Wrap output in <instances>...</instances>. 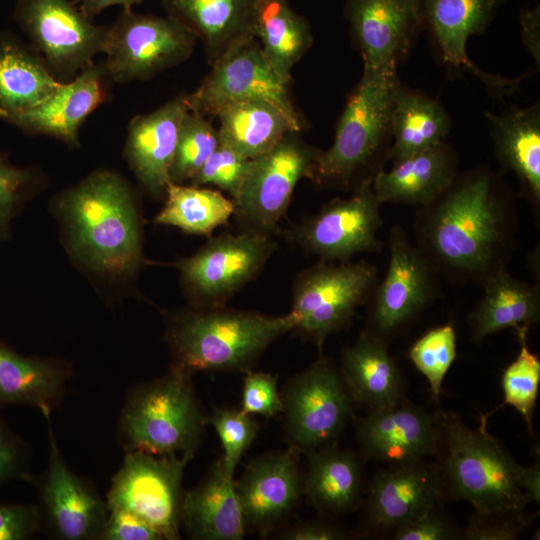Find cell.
<instances>
[{
  "instance_id": "obj_1",
  "label": "cell",
  "mask_w": 540,
  "mask_h": 540,
  "mask_svg": "<svg viewBox=\"0 0 540 540\" xmlns=\"http://www.w3.org/2000/svg\"><path fill=\"white\" fill-rule=\"evenodd\" d=\"M515 196L490 167L458 173L435 199L417 208L414 243L440 275L476 283L507 267L518 244Z\"/></svg>"
},
{
  "instance_id": "obj_2",
  "label": "cell",
  "mask_w": 540,
  "mask_h": 540,
  "mask_svg": "<svg viewBox=\"0 0 540 540\" xmlns=\"http://www.w3.org/2000/svg\"><path fill=\"white\" fill-rule=\"evenodd\" d=\"M49 207L74 265L99 288L130 291L147 264L141 207L131 183L98 168L55 195Z\"/></svg>"
},
{
  "instance_id": "obj_3",
  "label": "cell",
  "mask_w": 540,
  "mask_h": 540,
  "mask_svg": "<svg viewBox=\"0 0 540 540\" xmlns=\"http://www.w3.org/2000/svg\"><path fill=\"white\" fill-rule=\"evenodd\" d=\"M294 320L223 305L193 306L165 314L170 366L190 375L200 371H247Z\"/></svg>"
},
{
  "instance_id": "obj_4",
  "label": "cell",
  "mask_w": 540,
  "mask_h": 540,
  "mask_svg": "<svg viewBox=\"0 0 540 540\" xmlns=\"http://www.w3.org/2000/svg\"><path fill=\"white\" fill-rule=\"evenodd\" d=\"M398 74L363 68L336 123L332 145L319 150L312 181L354 192L372 184L389 162L391 114Z\"/></svg>"
},
{
  "instance_id": "obj_5",
  "label": "cell",
  "mask_w": 540,
  "mask_h": 540,
  "mask_svg": "<svg viewBox=\"0 0 540 540\" xmlns=\"http://www.w3.org/2000/svg\"><path fill=\"white\" fill-rule=\"evenodd\" d=\"M440 419L437 456L444 496L466 500L474 512L517 514L529 503L519 479L520 465L485 427L469 428L458 416L444 413Z\"/></svg>"
},
{
  "instance_id": "obj_6",
  "label": "cell",
  "mask_w": 540,
  "mask_h": 540,
  "mask_svg": "<svg viewBox=\"0 0 540 540\" xmlns=\"http://www.w3.org/2000/svg\"><path fill=\"white\" fill-rule=\"evenodd\" d=\"M191 378L170 366L127 393L117 421V439L125 452L194 455L208 417Z\"/></svg>"
},
{
  "instance_id": "obj_7",
  "label": "cell",
  "mask_w": 540,
  "mask_h": 540,
  "mask_svg": "<svg viewBox=\"0 0 540 540\" xmlns=\"http://www.w3.org/2000/svg\"><path fill=\"white\" fill-rule=\"evenodd\" d=\"M378 270L365 260L318 263L302 270L293 283L289 314L294 329L322 350L326 339L346 328L377 284Z\"/></svg>"
},
{
  "instance_id": "obj_8",
  "label": "cell",
  "mask_w": 540,
  "mask_h": 540,
  "mask_svg": "<svg viewBox=\"0 0 540 540\" xmlns=\"http://www.w3.org/2000/svg\"><path fill=\"white\" fill-rule=\"evenodd\" d=\"M197 41L168 16L122 9L107 26L102 64L112 84L146 81L188 60Z\"/></svg>"
},
{
  "instance_id": "obj_9",
  "label": "cell",
  "mask_w": 540,
  "mask_h": 540,
  "mask_svg": "<svg viewBox=\"0 0 540 540\" xmlns=\"http://www.w3.org/2000/svg\"><path fill=\"white\" fill-rule=\"evenodd\" d=\"M388 247L387 270L366 303L364 330L387 343L441 295L439 272L402 226L390 229Z\"/></svg>"
},
{
  "instance_id": "obj_10",
  "label": "cell",
  "mask_w": 540,
  "mask_h": 540,
  "mask_svg": "<svg viewBox=\"0 0 540 540\" xmlns=\"http://www.w3.org/2000/svg\"><path fill=\"white\" fill-rule=\"evenodd\" d=\"M194 455L125 452L106 495L108 511L132 513L164 540L180 539L184 469Z\"/></svg>"
},
{
  "instance_id": "obj_11",
  "label": "cell",
  "mask_w": 540,
  "mask_h": 540,
  "mask_svg": "<svg viewBox=\"0 0 540 540\" xmlns=\"http://www.w3.org/2000/svg\"><path fill=\"white\" fill-rule=\"evenodd\" d=\"M13 18L59 82L73 79L102 53L107 26L93 23L73 0H16Z\"/></svg>"
},
{
  "instance_id": "obj_12",
  "label": "cell",
  "mask_w": 540,
  "mask_h": 540,
  "mask_svg": "<svg viewBox=\"0 0 540 540\" xmlns=\"http://www.w3.org/2000/svg\"><path fill=\"white\" fill-rule=\"evenodd\" d=\"M276 247L274 236L250 231L210 237L174 263L189 305L225 304L258 276Z\"/></svg>"
},
{
  "instance_id": "obj_13",
  "label": "cell",
  "mask_w": 540,
  "mask_h": 540,
  "mask_svg": "<svg viewBox=\"0 0 540 540\" xmlns=\"http://www.w3.org/2000/svg\"><path fill=\"white\" fill-rule=\"evenodd\" d=\"M320 149L308 145L301 131L288 132L267 152L255 157L234 200L241 231L274 236L297 184L313 179Z\"/></svg>"
},
{
  "instance_id": "obj_14",
  "label": "cell",
  "mask_w": 540,
  "mask_h": 540,
  "mask_svg": "<svg viewBox=\"0 0 540 540\" xmlns=\"http://www.w3.org/2000/svg\"><path fill=\"white\" fill-rule=\"evenodd\" d=\"M244 101L274 106L302 132L304 123L292 99L290 80L275 70L255 37L228 51L211 66L197 89L187 94L189 108L205 116H215L225 106Z\"/></svg>"
},
{
  "instance_id": "obj_15",
  "label": "cell",
  "mask_w": 540,
  "mask_h": 540,
  "mask_svg": "<svg viewBox=\"0 0 540 540\" xmlns=\"http://www.w3.org/2000/svg\"><path fill=\"white\" fill-rule=\"evenodd\" d=\"M281 396L287 435L306 452L334 443L351 411L352 395L340 369L323 355L293 377Z\"/></svg>"
},
{
  "instance_id": "obj_16",
  "label": "cell",
  "mask_w": 540,
  "mask_h": 540,
  "mask_svg": "<svg viewBox=\"0 0 540 540\" xmlns=\"http://www.w3.org/2000/svg\"><path fill=\"white\" fill-rule=\"evenodd\" d=\"M381 205L372 184L364 185L350 197L335 198L305 217L288 231V238L326 262H348L358 254L381 252Z\"/></svg>"
},
{
  "instance_id": "obj_17",
  "label": "cell",
  "mask_w": 540,
  "mask_h": 540,
  "mask_svg": "<svg viewBox=\"0 0 540 540\" xmlns=\"http://www.w3.org/2000/svg\"><path fill=\"white\" fill-rule=\"evenodd\" d=\"M48 429L49 457L42 476L30 481L37 490L42 527L58 540H98L108 509L93 483L76 474L66 463L51 424Z\"/></svg>"
},
{
  "instance_id": "obj_18",
  "label": "cell",
  "mask_w": 540,
  "mask_h": 540,
  "mask_svg": "<svg viewBox=\"0 0 540 540\" xmlns=\"http://www.w3.org/2000/svg\"><path fill=\"white\" fill-rule=\"evenodd\" d=\"M503 0H419L423 30L448 76L469 73L498 99L519 88L523 77L506 78L481 70L468 56L470 36L485 32Z\"/></svg>"
},
{
  "instance_id": "obj_19",
  "label": "cell",
  "mask_w": 540,
  "mask_h": 540,
  "mask_svg": "<svg viewBox=\"0 0 540 540\" xmlns=\"http://www.w3.org/2000/svg\"><path fill=\"white\" fill-rule=\"evenodd\" d=\"M345 18L364 68L397 74L423 31L419 0H345Z\"/></svg>"
},
{
  "instance_id": "obj_20",
  "label": "cell",
  "mask_w": 540,
  "mask_h": 540,
  "mask_svg": "<svg viewBox=\"0 0 540 540\" xmlns=\"http://www.w3.org/2000/svg\"><path fill=\"white\" fill-rule=\"evenodd\" d=\"M357 439L367 459L388 465L420 461L438 454L440 419L403 399L360 418Z\"/></svg>"
},
{
  "instance_id": "obj_21",
  "label": "cell",
  "mask_w": 540,
  "mask_h": 540,
  "mask_svg": "<svg viewBox=\"0 0 540 540\" xmlns=\"http://www.w3.org/2000/svg\"><path fill=\"white\" fill-rule=\"evenodd\" d=\"M443 497L438 464L420 460L388 465L377 471L369 484L366 520L373 531L392 534L420 513L439 505Z\"/></svg>"
},
{
  "instance_id": "obj_22",
  "label": "cell",
  "mask_w": 540,
  "mask_h": 540,
  "mask_svg": "<svg viewBox=\"0 0 540 540\" xmlns=\"http://www.w3.org/2000/svg\"><path fill=\"white\" fill-rule=\"evenodd\" d=\"M112 84L102 63H94L39 104L16 113L6 122L31 135L56 138L79 147V130L87 117L107 99Z\"/></svg>"
},
{
  "instance_id": "obj_23",
  "label": "cell",
  "mask_w": 540,
  "mask_h": 540,
  "mask_svg": "<svg viewBox=\"0 0 540 540\" xmlns=\"http://www.w3.org/2000/svg\"><path fill=\"white\" fill-rule=\"evenodd\" d=\"M188 110L187 94H180L129 122L123 157L141 188L152 198L163 197L171 182L178 134Z\"/></svg>"
},
{
  "instance_id": "obj_24",
  "label": "cell",
  "mask_w": 540,
  "mask_h": 540,
  "mask_svg": "<svg viewBox=\"0 0 540 540\" xmlns=\"http://www.w3.org/2000/svg\"><path fill=\"white\" fill-rule=\"evenodd\" d=\"M297 450L292 447L254 459L235 482L246 526L268 529L297 503L304 491Z\"/></svg>"
},
{
  "instance_id": "obj_25",
  "label": "cell",
  "mask_w": 540,
  "mask_h": 540,
  "mask_svg": "<svg viewBox=\"0 0 540 540\" xmlns=\"http://www.w3.org/2000/svg\"><path fill=\"white\" fill-rule=\"evenodd\" d=\"M500 174L512 172L520 195L540 216V106H511L501 113L486 112Z\"/></svg>"
},
{
  "instance_id": "obj_26",
  "label": "cell",
  "mask_w": 540,
  "mask_h": 540,
  "mask_svg": "<svg viewBox=\"0 0 540 540\" xmlns=\"http://www.w3.org/2000/svg\"><path fill=\"white\" fill-rule=\"evenodd\" d=\"M73 373L67 360L25 356L0 340V408L24 405L51 413L61 406Z\"/></svg>"
},
{
  "instance_id": "obj_27",
  "label": "cell",
  "mask_w": 540,
  "mask_h": 540,
  "mask_svg": "<svg viewBox=\"0 0 540 540\" xmlns=\"http://www.w3.org/2000/svg\"><path fill=\"white\" fill-rule=\"evenodd\" d=\"M459 157L447 141L440 142L381 171L372 188L383 203L419 208L442 193L458 175Z\"/></svg>"
},
{
  "instance_id": "obj_28",
  "label": "cell",
  "mask_w": 540,
  "mask_h": 540,
  "mask_svg": "<svg viewBox=\"0 0 540 540\" xmlns=\"http://www.w3.org/2000/svg\"><path fill=\"white\" fill-rule=\"evenodd\" d=\"M255 0H161L167 16L195 35L212 66L253 38Z\"/></svg>"
},
{
  "instance_id": "obj_29",
  "label": "cell",
  "mask_w": 540,
  "mask_h": 540,
  "mask_svg": "<svg viewBox=\"0 0 540 540\" xmlns=\"http://www.w3.org/2000/svg\"><path fill=\"white\" fill-rule=\"evenodd\" d=\"M181 526L192 539L240 540L245 522L235 489L234 478L225 475L218 460L206 477L185 491Z\"/></svg>"
},
{
  "instance_id": "obj_30",
  "label": "cell",
  "mask_w": 540,
  "mask_h": 540,
  "mask_svg": "<svg viewBox=\"0 0 540 540\" xmlns=\"http://www.w3.org/2000/svg\"><path fill=\"white\" fill-rule=\"evenodd\" d=\"M480 286L483 294L467 315L471 340L480 343L487 336L514 328H529L540 320L539 286L517 279L501 268Z\"/></svg>"
},
{
  "instance_id": "obj_31",
  "label": "cell",
  "mask_w": 540,
  "mask_h": 540,
  "mask_svg": "<svg viewBox=\"0 0 540 540\" xmlns=\"http://www.w3.org/2000/svg\"><path fill=\"white\" fill-rule=\"evenodd\" d=\"M340 372L352 398L370 410L403 400V374L389 354L388 343L366 331L341 351Z\"/></svg>"
},
{
  "instance_id": "obj_32",
  "label": "cell",
  "mask_w": 540,
  "mask_h": 540,
  "mask_svg": "<svg viewBox=\"0 0 540 540\" xmlns=\"http://www.w3.org/2000/svg\"><path fill=\"white\" fill-rule=\"evenodd\" d=\"M451 126V117L439 100L409 88L399 79L394 90L391 114L389 162L394 165L446 141Z\"/></svg>"
},
{
  "instance_id": "obj_33",
  "label": "cell",
  "mask_w": 540,
  "mask_h": 540,
  "mask_svg": "<svg viewBox=\"0 0 540 540\" xmlns=\"http://www.w3.org/2000/svg\"><path fill=\"white\" fill-rule=\"evenodd\" d=\"M303 489L323 512L344 514L354 510L363 491L359 456L335 443L308 451Z\"/></svg>"
},
{
  "instance_id": "obj_34",
  "label": "cell",
  "mask_w": 540,
  "mask_h": 540,
  "mask_svg": "<svg viewBox=\"0 0 540 540\" xmlns=\"http://www.w3.org/2000/svg\"><path fill=\"white\" fill-rule=\"evenodd\" d=\"M41 57L9 31H0V118L29 109L60 85Z\"/></svg>"
},
{
  "instance_id": "obj_35",
  "label": "cell",
  "mask_w": 540,
  "mask_h": 540,
  "mask_svg": "<svg viewBox=\"0 0 540 540\" xmlns=\"http://www.w3.org/2000/svg\"><path fill=\"white\" fill-rule=\"evenodd\" d=\"M253 34L275 70L291 81V71L313 43L310 25L287 0H255Z\"/></svg>"
},
{
  "instance_id": "obj_36",
  "label": "cell",
  "mask_w": 540,
  "mask_h": 540,
  "mask_svg": "<svg viewBox=\"0 0 540 540\" xmlns=\"http://www.w3.org/2000/svg\"><path fill=\"white\" fill-rule=\"evenodd\" d=\"M215 117L220 144L248 159L270 150L288 132L297 131L282 112L265 102L233 103Z\"/></svg>"
},
{
  "instance_id": "obj_37",
  "label": "cell",
  "mask_w": 540,
  "mask_h": 540,
  "mask_svg": "<svg viewBox=\"0 0 540 540\" xmlns=\"http://www.w3.org/2000/svg\"><path fill=\"white\" fill-rule=\"evenodd\" d=\"M165 204L154 223L173 226L186 234L208 236L225 225L235 212V202L217 189L170 182Z\"/></svg>"
},
{
  "instance_id": "obj_38",
  "label": "cell",
  "mask_w": 540,
  "mask_h": 540,
  "mask_svg": "<svg viewBox=\"0 0 540 540\" xmlns=\"http://www.w3.org/2000/svg\"><path fill=\"white\" fill-rule=\"evenodd\" d=\"M219 143L217 128L205 115L189 108L178 134L170 170L171 182L189 183Z\"/></svg>"
},
{
  "instance_id": "obj_39",
  "label": "cell",
  "mask_w": 540,
  "mask_h": 540,
  "mask_svg": "<svg viewBox=\"0 0 540 540\" xmlns=\"http://www.w3.org/2000/svg\"><path fill=\"white\" fill-rule=\"evenodd\" d=\"M528 331L526 327L516 330L521 347L515 360L503 372L502 389L503 405H510L519 412L532 432V417L540 384V360L527 345Z\"/></svg>"
},
{
  "instance_id": "obj_40",
  "label": "cell",
  "mask_w": 540,
  "mask_h": 540,
  "mask_svg": "<svg viewBox=\"0 0 540 540\" xmlns=\"http://www.w3.org/2000/svg\"><path fill=\"white\" fill-rule=\"evenodd\" d=\"M47 184L38 167H18L0 153V242L11 238L12 221Z\"/></svg>"
},
{
  "instance_id": "obj_41",
  "label": "cell",
  "mask_w": 540,
  "mask_h": 540,
  "mask_svg": "<svg viewBox=\"0 0 540 540\" xmlns=\"http://www.w3.org/2000/svg\"><path fill=\"white\" fill-rule=\"evenodd\" d=\"M414 366L426 377L434 401L442 393L444 377L457 355V336L452 324L430 329L409 350Z\"/></svg>"
},
{
  "instance_id": "obj_42",
  "label": "cell",
  "mask_w": 540,
  "mask_h": 540,
  "mask_svg": "<svg viewBox=\"0 0 540 540\" xmlns=\"http://www.w3.org/2000/svg\"><path fill=\"white\" fill-rule=\"evenodd\" d=\"M208 423L215 429L223 447L220 460L224 473L234 478L237 464L256 438L260 427L250 415L233 408L215 409L208 417Z\"/></svg>"
},
{
  "instance_id": "obj_43",
  "label": "cell",
  "mask_w": 540,
  "mask_h": 540,
  "mask_svg": "<svg viewBox=\"0 0 540 540\" xmlns=\"http://www.w3.org/2000/svg\"><path fill=\"white\" fill-rule=\"evenodd\" d=\"M252 159L219 143L215 151L189 182L193 186L212 185L235 200L248 176Z\"/></svg>"
},
{
  "instance_id": "obj_44",
  "label": "cell",
  "mask_w": 540,
  "mask_h": 540,
  "mask_svg": "<svg viewBox=\"0 0 540 540\" xmlns=\"http://www.w3.org/2000/svg\"><path fill=\"white\" fill-rule=\"evenodd\" d=\"M532 516L528 512L517 514H486L474 512L467 526L461 530L466 540H514L529 526Z\"/></svg>"
},
{
  "instance_id": "obj_45",
  "label": "cell",
  "mask_w": 540,
  "mask_h": 540,
  "mask_svg": "<svg viewBox=\"0 0 540 540\" xmlns=\"http://www.w3.org/2000/svg\"><path fill=\"white\" fill-rule=\"evenodd\" d=\"M240 410L247 415L273 417L283 411L277 378L270 373L247 370L244 378Z\"/></svg>"
},
{
  "instance_id": "obj_46",
  "label": "cell",
  "mask_w": 540,
  "mask_h": 540,
  "mask_svg": "<svg viewBox=\"0 0 540 540\" xmlns=\"http://www.w3.org/2000/svg\"><path fill=\"white\" fill-rule=\"evenodd\" d=\"M31 448L0 415V487L12 480L29 482Z\"/></svg>"
},
{
  "instance_id": "obj_47",
  "label": "cell",
  "mask_w": 540,
  "mask_h": 540,
  "mask_svg": "<svg viewBox=\"0 0 540 540\" xmlns=\"http://www.w3.org/2000/svg\"><path fill=\"white\" fill-rule=\"evenodd\" d=\"M391 536L395 540H451L461 538V530L436 505L398 527Z\"/></svg>"
},
{
  "instance_id": "obj_48",
  "label": "cell",
  "mask_w": 540,
  "mask_h": 540,
  "mask_svg": "<svg viewBox=\"0 0 540 540\" xmlns=\"http://www.w3.org/2000/svg\"><path fill=\"white\" fill-rule=\"evenodd\" d=\"M41 528L37 504L0 502V540H28Z\"/></svg>"
},
{
  "instance_id": "obj_49",
  "label": "cell",
  "mask_w": 540,
  "mask_h": 540,
  "mask_svg": "<svg viewBox=\"0 0 540 540\" xmlns=\"http://www.w3.org/2000/svg\"><path fill=\"white\" fill-rule=\"evenodd\" d=\"M98 540H161V537L136 515L110 510Z\"/></svg>"
},
{
  "instance_id": "obj_50",
  "label": "cell",
  "mask_w": 540,
  "mask_h": 540,
  "mask_svg": "<svg viewBox=\"0 0 540 540\" xmlns=\"http://www.w3.org/2000/svg\"><path fill=\"white\" fill-rule=\"evenodd\" d=\"M290 540H339L347 534L339 527L325 522H307L289 529L283 534Z\"/></svg>"
},
{
  "instance_id": "obj_51",
  "label": "cell",
  "mask_w": 540,
  "mask_h": 540,
  "mask_svg": "<svg viewBox=\"0 0 540 540\" xmlns=\"http://www.w3.org/2000/svg\"><path fill=\"white\" fill-rule=\"evenodd\" d=\"M521 26V40L532 55L537 66L540 62V9L539 5L533 9H523L519 13Z\"/></svg>"
},
{
  "instance_id": "obj_52",
  "label": "cell",
  "mask_w": 540,
  "mask_h": 540,
  "mask_svg": "<svg viewBox=\"0 0 540 540\" xmlns=\"http://www.w3.org/2000/svg\"><path fill=\"white\" fill-rule=\"evenodd\" d=\"M79 10L90 20L112 6H121L122 9H132L144 0H73Z\"/></svg>"
},
{
  "instance_id": "obj_53",
  "label": "cell",
  "mask_w": 540,
  "mask_h": 540,
  "mask_svg": "<svg viewBox=\"0 0 540 540\" xmlns=\"http://www.w3.org/2000/svg\"><path fill=\"white\" fill-rule=\"evenodd\" d=\"M519 479L528 502L540 501V465L535 462L530 467L520 466Z\"/></svg>"
}]
</instances>
